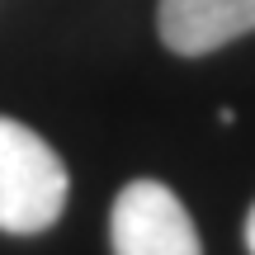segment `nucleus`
<instances>
[{
	"label": "nucleus",
	"instance_id": "obj_1",
	"mask_svg": "<svg viewBox=\"0 0 255 255\" xmlns=\"http://www.w3.org/2000/svg\"><path fill=\"white\" fill-rule=\"evenodd\" d=\"M66 194L71 175L52 142L14 119H0V232L9 237L47 232L62 218Z\"/></svg>",
	"mask_w": 255,
	"mask_h": 255
},
{
	"label": "nucleus",
	"instance_id": "obj_3",
	"mask_svg": "<svg viewBox=\"0 0 255 255\" xmlns=\"http://www.w3.org/2000/svg\"><path fill=\"white\" fill-rule=\"evenodd\" d=\"M161 43L180 57H208L218 47L255 33V0H161Z\"/></svg>",
	"mask_w": 255,
	"mask_h": 255
},
{
	"label": "nucleus",
	"instance_id": "obj_2",
	"mask_svg": "<svg viewBox=\"0 0 255 255\" xmlns=\"http://www.w3.org/2000/svg\"><path fill=\"white\" fill-rule=\"evenodd\" d=\"M114 255H203L189 208L165 180H128L109 208Z\"/></svg>",
	"mask_w": 255,
	"mask_h": 255
},
{
	"label": "nucleus",
	"instance_id": "obj_4",
	"mask_svg": "<svg viewBox=\"0 0 255 255\" xmlns=\"http://www.w3.org/2000/svg\"><path fill=\"white\" fill-rule=\"evenodd\" d=\"M246 251L255 255V203H251V213H246Z\"/></svg>",
	"mask_w": 255,
	"mask_h": 255
}]
</instances>
